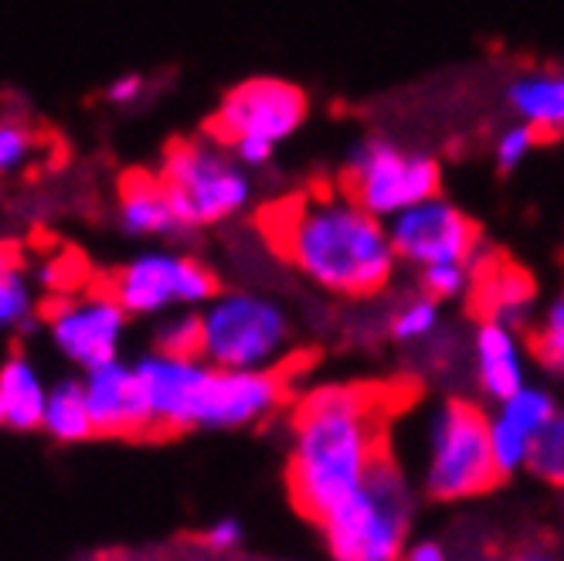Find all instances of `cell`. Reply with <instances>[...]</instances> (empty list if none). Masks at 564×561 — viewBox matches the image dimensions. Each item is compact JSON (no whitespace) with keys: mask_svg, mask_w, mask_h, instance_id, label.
<instances>
[{"mask_svg":"<svg viewBox=\"0 0 564 561\" xmlns=\"http://www.w3.org/2000/svg\"><path fill=\"white\" fill-rule=\"evenodd\" d=\"M398 391L365 381H330L300 395L290 412L286 487L313 525L360 487L391 453Z\"/></svg>","mask_w":564,"mask_h":561,"instance_id":"1","label":"cell"},{"mask_svg":"<svg viewBox=\"0 0 564 561\" xmlns=\"http://www.w3.org/2000/svg\"><path fill=\"white\" fill-rule=\"evenodd\" d=\"M269 246L306 283L344 300L391 287L398 256L388 222L357 205L344 187H306L262 212Z\"/></svg>","mask_w":564,"mask_h":561,"instance_id":"2","label":"cell"},{"mask_svg":"<svg viewBox=\"0 0 564 561\" xmlns=\"http://www.w3.org/2000/svg\"><path fill=\"white\" fill-rule=\"evenodd\" d=\"M394 460L412 473L419 494L435 504L476 500L503 479L490 446L487 409L463 395L432 402L419 416L412 456Z\"/></svg>","mask_w":564,"mask_h":561,"instance_id":"3","label":"cell"},{"mask_svg":"<svg viewBox=\"0 0 564 561\" xmlns=\"http://www.w3.org/2000/svg\"><path fill=\"white\" fill-rule=\"evenodd\" d=\"M419 487L391 453L316 520L330 561H401L412 541Z\"/></svg>","mask_w":564,"mask_h":561,"instance_id":"4","label":"cell"},{"mask_svg":"<svg viewBox=\"0 0 564 561\" xmlns=\"http://www.w3.org/2000/svg\"><path fill=\"white\" fill-rule=\"evenodd\" d=\"M197 357L235 371L293 368L296 324L275 296L221 287L197 310Z\"/></svg>","mask_w":564,"mask_h":561,"instance_id":"5","label":"cell"},{"mask_svg":"<svg viewBox=\"0 0 564 561\" xmlns=\"http://www.w3.org/2000/svg\"><path fill=\"white\" fill-rule=\"evenodd\" d=\"M156 174L167 184L181 218L197 235L246 215L256 197L252 171L241 168L228 143L208 130L200 137L174 140L164 150V164Z\"/></svg>","mask_w":564,"mask_h":561,"instance_id":"6","label":"cell"},{"mask_svg":"<svg viewBox=\"0 0 564 561\" xmlns=\"http://www.w3.org/2000/svg\"><path fill=\"white\" fill-rule=\"evenodd\" d=\"M106 290L130 316H164L171 310H200L221 290V276L191 252L147 249L106 276Z\"/></svg>","mask_w":564,"mask_h":561,"instance_id":"7","label":"cell"},{"mask_svg":"<svg viewBox=\"0 0 564 561\" xmlns=\"http://www.w3.org/2000/svg\"><path fill=\"white\" fill-rule=\"evenodd\" d=\"M340 187L378 218H391L425 197L438 194L442 171L435 157L398 147L381 137H368L350 147L340 174Z\"/></svg>","mask_w":564,"mask_h":561,"instance_id":"8","label":"cell"},{"mask_svg":"<svg viewBox=\"0 0 564 561\" xmlns=\"http://www.w3.org/2000/svg\"><path fill=\"white\" fill-rule=\"evenodd\" d=\"M290 406V368L269 371H235L208 365L200 375L187 432H238L272 422Z\"/></svg>","mask_w":564,"mask_h":561,"instance_id":"9","label":"cell"},{"mask_svg":"<svg viewBox=\"0 0 564 561\" xmlns=\"http://www.w3.org/2000/svg\"><path fill=\"white\" fill-rule=\"evenodd\" d=\"M310 112L306 93L286 78H246L235 89H228L208 119V133L218 137L221 143L235 140H265L279 147L290 140Z\"/></svg>","mask_w":564,"mask_h":561,"instance_id":"10","label":"cell"},{"mask_svg":"<svg viewBox=\"0 0 564 561\" xmlns=\"http://www.w3.org/2000/svg\"><path fill=\"white\" fill-rule=\"evenodd\" d=\"M42 320L52 347L78 371H89L123 354L130 331V313L119 306V300L106 287L55 300L52 306H45Z\"/></svg>","mask_w":564,"mask_h":561,"instance_id":"11","label":"cell"},{"mask_svg":"<svg viewBox=\"0 0 564 561\" xmlns=\"http://www.w3.org/2000/svg\"><path fill=\"white\" fill-rule=\"evenodd\" d=\"M388 235L398 262H409L412 269L435 262H476L479 228L442 194H432L425 202L391 215Z\"/></svg>","mask_w":564,"mask_h":561,"instance_id":"12","label":"cell"},{"mask_svg":"<svg viewBox=\"0 0 564 561\" xmlns=\"http://www.w3.org/2000/svg\"><path fill=\"white\" fill-rule=\"evenodd\" d=\"M557 409H561L557 398L547 388L531 385V381L517 388L513 395L500 398V402H490L487 429H490L494 460H497V470L503 479L528 470L538 439Z\"/></svg>","mask_w":564,"mask_h":561,"instance_id":"13","label":"cell"},{"mask_svg":"<svg viewBox=\"0 0 564 561\" xmlns=\"http://www.w3.org/2000/svg\"><path fill=\"white\" fill-rule=\"evenodd\" d=\"M147 412H150V432L153 435H181L187 432V412L194 388L205 375L208 360L197 354H167L150 347L133 360Z\"/></svg>","mask_w":564,"mask_h":561,"instance_id":"14","label":"cell"},{"mask_svg":"<svg viewBox=\"0 0 564 561\" xmlns=\"http://www.w3.org/2000/svg\"><path fill=\"white\" fill-rule=\"evenodd\" d=\"M83 388L93 416L96 435L109 439H143L150 432L147 398L137 378V368L123 357H112L106 365L83 371Z\"/></svg>","mask_w":564,"mask_h":561,"instance_id":"15","label":"cell"},{"mask_svg":"<svg viewBox=\"0 0 564 561\" xmlns=\"http://www.w3.org/2000/svg\"><path fill=\"white\" fill-rule=\"evenodd\" d=\"M528 334L500 324L494 316H479L469 337V378L476 395L487 402L513 395L517 388L528 385Z\"/></svg>","mask_w":564,"mask_h":561,"instance_id":"16","label":"cell"},{"mask_svg":"<svg viewBox=\"0 0 564 561\" xmlns=\"http://www.w3.org/2000/svg\"><path fill=\"white\" fill-rule=\"evenodd\" d=\"M116 212L112 222L127 238H164V242H191L197 231L181 218L167 184L160 174L130 171L116 187Z\"/></svg>","mask_w":564,"mask_h":561,"instance_id":"17","label":"cell"},{"mask_svg":"<svg viewBox=\"0 0 564 561\" xmlns=\"http://www.w3.org/2000/svg\"><path fill=\"white\" fill-rule=\"evenodd\" d=\"M48 388L34 357L28 350H11L0 360V425L18 432L42 425Z\"/></svg>","mask_w":564,"mask_h":561,"instance_id":"18","label":"cell"},{"mask_svg":"<svg viewBox=\"0 0 564 561\" xmlns=\"http://www.w3.org/2000/svg\"><path fill=\"white\" fill-rule=\"evenodd\" d=\"M507 106L541 137L564 133V72H523L507 86Z\"/></svg>","mask_w":564,"mask_h":561,"instance_id":"19","label":"cell"},{"mask_svg":"<svg viewBox=\"0 0 564 561\" xmlns=\"http://www.w3.org/2000/svg\"><path fill=\"white\" fill-rule=\"evenodd\" d=\"M42 429L48 439L65 446L86 443V439L96 435L93 429V416H89V402H86V388H83V375L62 378L48 388V402L42 412Z\"/></svg>","mask_w":564,"mask_h":561,"instance_id":"20","label":"cell"},{"mask_svg":"<svg viewBox=\"0 0 564 561\" xmlns=\"http://www.w3.org/2000/svg\"><path fill=\"white\" fill-rule=\"evenodd\" d=\"M479 300H482V316H494L500 324H510L528 334L534 320V287L520 269L494 272V283L479 293Z\"/></svg>","mask_w":564,"mask_h":561,"instance_id":"21","label":"cell"},{"mask_svg":"<svg viewBox=\"0 0 564 561\" xmlns=\"http://www.w3.org/2000/svg\"><path fill=\"white\" fill-rule=\"evenodd\" d=\"M442 331V303L429 293H412L388 313V337L401 347H429Z\"/></svg>","mask_w":564,"mask_h":561,"instance_id":"22","label":"cell"},{"mask_svg":"<svg viewBox=\"0 0 564 561\" xmlns=\"http://www.w3.org/2000/svg\"><path fill=\"white\" fill-rule=\"evenodd\" d=\"M531 357L551 375L564 381V290L554 293L528 327Z\"/></svg>","mask_w":564,"mask_h":561,"instance_id":"23","label":"cell"},{"mask_svg":"<svg viewBox=\"0 0 564 561\" xmlns=\"http://www.w3.org/2000/svg\"><path fill=\"white\" fill-rule=\"evenodd\" d=\"M37 316V296L21 266L0 259V334L28 331Z\"/></svg>","mask_w":564,"mask_h":561,"instance_id":"24","label":"cell"},{"mask_svg":"<svg viewBox=\"0 0 564 561\" xmlns=\"http://www.w3.org/2000/svg\"><path fill=\"white\" fill-rule=\"evenodd\" d=\"M48 137H42L34 127H28L24 119L0 116V177H11L37 164Z\"/></svg>","mask_w":564,"mask_h":561,"instance_id":"25","label":"cell"},{"mask_svg":"<svg viewBox=\"0 0 564 561\" xmlns=\"http://www.w3.org/2000/svg\"><path fill=\"white\" fill-rule=\"evenodd\" d=\"M528 473H534L544 487L564 494V409H557L547 429L541 432L538 446L531 453V463H528Z\"/></svg>","mask_w":564,"mask_h":561,"instance_id":"26","label":"cell"},{"mask_svg":"<svg viewBox=\"0 0 564 561\" xmlns=\"http://www.w3.org/2000/svg\"><path fill=\"white\" fill-rule=\"evenodd\" d=\"M473 279H476V262H435L419 269V290L435 296L438 303H446L469 293Z\"/></svg>","mask_w":564,"mask_h":561,"instance_id":"27","label":"cell"},{"mask_svg":"<svg viewBox=\"0 0 564 561\" xmlns=\"http://www.w3.org/2000/svg\"><path fill=\"white\" fill-rule=\"evenodd\" d=\"M153 347L167 354H197V310H171L160 316Z\"/></svg>","mask_w":564,"mask_h":561,"instance_id":"28","label":"cell"},{"mask_svg":"<svg viewBox=\"0 0 564 561\" xmlns=\"http://www.w3.org/2000/svg\"><path fill=\"white\" fill-rule=\"evenodd\" d=\"M541 133L531 127V123H523V119H513L510 127H503L494 140V157H497V168L500 171H517L523 160H528L538 147Z\"/></svg>","mask_w":564,"mask_h":561,"instance_id":"29","label":"cell"},{"mask_svg":"<svg viewBox=\"0 0 564 561\" xmlns=\"http://www.w3.org/2000/svg\"><path fill=\"white\" fill-rule=\"evenodd\" d=\"M197 544L218 558L235 554V551H241V544H246V525H241L238 517H215L212 525L200 528Z\"/></svg>","mask_w":564,"mask_h":561,"instance_id":"30","label":"cell"},{"mask_svg":"<svg viewBox=\"0 0 564 561\" xmlns=\"http://www.w3.org/2000/svg\"><path fill=\"white\" fill-rule=\"evenodd\" d=\"M401 561H456V551L442 538H415L401 551Z\"/></svg>","mask_w":564,"mask_h":561,"instance_id":"31","label":"cell"},{"mask_svg":"<svg viewBox=\"0 0 564 561\" xmlns=\"http://www.w3.org/2000/svg\"><path fill=\"white\" fill-rule=\"evenodd\" d=\"M228 150L235 153L238 164H241V168H249V171L269 168V160L275 157V147L265 143V140H235V143H228Z\"/></svg>","mask_w":564,"mask_h":561,"instance_id":"32","label":"cell"},{"mask_svg":"<svg viewBox=\"0 0 564 561\" xmlns=\"http://www.w3.org/2000/svg\"><path fill=\"white\" fill-rule=\"evenodd\" d=\"M147 89V78L140 72H127V75H116L112 83L106 86V99L112 106H133Z\"/></svg>","mask_w":564,"mask_h":561,"instance_id":"33","label":"cell"},{"mask_svg":"<svg viewBox=\"0 0 564 561\" xmlns=\"http://www.w3.org/2000/svg\"><path fill=\"white\" fill-rule=\"evenodd\" d=\"M500 561H564V558H557V554H551V551H544V548H528V551L507 554V558H500Z\"/></svg>","mask_w":564,"mask_h":561,"instance_id":"34","label":"cell"}]
</instances>
